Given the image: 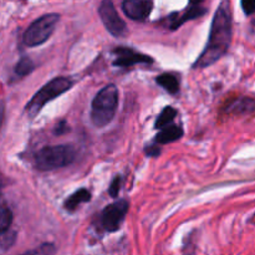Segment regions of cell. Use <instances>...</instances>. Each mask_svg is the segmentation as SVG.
Wrapping results in <instances>:
<instances>
[{"mask_svg": "<svg viewBox=\"0 0 255 255\" xmlns=\"http://www.w3.org/2000/svg\"><path fill=\"white\" fill-rule=\"evenodd\" d=\"M232 37V16L228 0L217 9L212 22L211 35L206 49L198 57L194 67H207L218 61L229 49Z\"/></svg>", "mask_w": 255, "mask_h": 255, "instance_id": "cell-1", "label": "cell"}, {"mask_svg": "<svg viewBox=\"0 0 255 255\" xmlns=\"http://www.w3.org/2000/svg\"><path fill=\"white\" fill-rule=\"evenodd\" d=\"M117 106H119V90L115 85H107L92 101V124L100 128L107 126L114 120Z\"/></svg>", "mask_w": 255, "mask_h": 255, "instance_id": "cell-2", "label": "cell"}, {"mask_svg": "<svg viewBox=\"0 0 255 255\" xmlns=\"http://www.w3.org/2000/svg\"><path fill=\"white\" fill-rule=\"evenodd\" d=\"M76 157V152L71 146L59 144L47 146L40 149L35 156V166L40 171H52L72 163Z\"/></svg>", "mask_w": 255, "mask_h": 255, "instance_id": "cell-3", "label": "cell"}, {"mask_svg": "<svg viewBox=\"0 0 255 255\" xmlns=\"http://www.w3.org/2000/svg\"><path fill=\"white\" fill-rule=\"evenodd\" d=\"M72 85H74V82L70 79H66V77H56V79L47 82L41 90H39V91L35 94V96L32 97L31 101L27 104V116H29L30 119H34V117L41 111V109L47 104V102L56 99L60 95L65 94L67 90L71 89Z\"/></svg>", "mask_w": 255, "mask_h": 255, "instance_id": "cell-4", "label": "cell"}, {"mask_svg": "<svg viewBox=\"0 0 255 255\" xmlns=\"http://www.w3.org/2000/svg\"><path fill=\"white\" fill-rule=\"evenodd\" d=\"M59 20V14H46L35 20L24 32V44L30 47L44 44L51 36Z\"/></svg>", "mask_w": 255, "mask_h": 255, "instance_id": "cell-5", "label": "cell"}, {"mask_svg": "<svg viewBox=\"0 0 255 255\" xmlns=\"http://www.w3.org/2000/svg\"><path fill=\"white\" fill-rule=\"evenodd\" d=\"M127 212H128V202L126 199H120L115 203L110 204L102 211L101 226L107 232H116L121 228Z\"/></svg>", "mask_w": 255, "mask_h": 255, "instance_id": "cell-6", "label": "cell"}, {"mask_svg": "<svg viewBox=\"0 0 255 255\" xmlns=\"http://www.w3.org/2000/svg\"><path fill=\"white\" fill-rule=\"evenodd\" d=\"M99 14L102 22L114 36H122L126 32V24L120 17L112 0H102L99 7Z\"/></svg>", "mask_w": 255, "mask_h": 255, "instance_id": "cell-7", "label": "cell"}, {"mask_svg": "<svg viewBox=\"0 0 255 255\" xmlns=\"http://www.w3.org/2000/svg\"><path fill=\"white\" fill-rule=\"evenodd\" d=\"M124 12L132 20L143 21L153 9V0H124Z\"/></svg>", "mask_w": 255, "mask_h": 255, "instance_id": "cell-8", "label": "cell"}, {"mask_svg": "<svg viewBox=\"0 0 255 255\" xmlns=\"http://www.w3.org/2000/svg\"><path fill=\"white\" fill-rule=\"evenodd\" d=\"M114 54L116 55V60L114 61L115 66L127 67L134 64H151L153 61L151 56L139 54L129 47H117Z\"/></svg>", "mask_w": 255, "mask_h": 255, "instance_id": "cell-9", "label": "cell"}, {"mask_svg": "<svg viewBox=\"0 0 255 255\" xmlns=\"http://www.w3.org/2000/svg\"><path fill=\"white\" fill-rule=\"evenodd\" d=\"M226 111L234 115L252 114V112L255 111V100L249 99V97H241V99H237L227 106Z\"/></svg>", "mask_w": 255, "mask_h": 255, "instance_id": "cell-10", "label": "cell"}, {"mask_svg": "<svg viewBox=\"0 0 255 255\" xmlns=\"http://www.w3.org/2000/svg\"><path fill=\"white\" fill-rule=\"evenodd\" d=\"M183 136V129L179 126H167L164 128H162V131L159 132L156 136V142L161 144L171 143V142L177 141L181 137Z\"/></svg>", "mask_w": 255, "mask_h": 255, "instance_id": "cell-11", "label": "cell"}, {"mask_svg": "<svg viewBox=\"0 0 255 255\" xmlns=\"http://www.w3.org/2000/svg\"><path fill=\"white\" fill-rule=\"evenodd\" d=\"M90 199H91V193H90L86 188L79 189V191L75 192L74 194H71V196L65 201V208L69 212H74L80 204L86 203Z\"/></svg>", "mask_w": 255, "mask_h": 255, "instance_id": "cell-12", "label": "cell"}, {"mask_svg": "<svg viewBox=\"0 0 255 255\" xmlns=\"http://www.w3.org/2000/svg\"><path fill=\"white\" fill-rule=\"evenodd\" d=\"M206 12H207V10L204 9V7L196 6V5H194V6L189 7V9L187 10V11L184 12L182 16H179L178 19H173V21H172V24H171V29L176 30L177 27H179L182 24H184L186 21H188V20L196 19V17L202 16V15H204Z\"/></svg>", "mask_w": 255, "mask_h": 255, "instance_id": "cell-13", "label": "cell"}, {"mask_svg": "<svg viewBox=\"0 0 255 255\" xmlns=\"http://www.w3.org/2000/svg\"><path fill=\"white\" fill-rule=\"evenodd\" d=\"M157 84L161 85L166 91L169 94H177L179 90V82L174 75L172 74H162L157 77Z\"/></svg>", "mask_w": 255, "mask_h": 255, "instance_id": "cell-14", "label": "cell"}, {"mask_svg": "<svg viewBox=\"0 0 255 255\" xmlns=\"http://www.w3.org/2000/svg\"><path fill=\"white\" fill-rule=\"evenodd\" d=\"M177 115V111L173 109V107L171 106H167L164 107L163 111L159 114L158 119H157L156 121V128H164V127L169 126V124H171L172 121L174 120V117H176Z\"/></svg>", "mask_w": 255, "mask_h": 255, "instance_id": "cell-15", "label": "cell"}, {"mask_svg": "<svg viewBox=\"0 0 255 255\" xmlns=\"http://www.w3.org/2000/svg\"><path fill=\"white\" fill-rule=\"evenodd\" d=\"M34 70V64L29 57H22L15 66V72L19 76H26Z\"/></svg>", "mask_w": 255, "mask_h": 255, "instance_id": "cell-16", "label": "cell"}, {"mask_svg": "<svg viewBox=\"0 0 255 255\" xmlns=\"http://www.w3.org/2000/svg\"><path fill=\"white\" fill-rule=\"evenodd\" d=\"M11 222H12L11 211L4 206L1 208V213H0V231H1V233L9 231L10 226H11Z\"/></svg>", "mask_w": 255, "mask_h": 255, "instance_id": "cell-17", "label": "cell"}, {"mask_svg": "<svg viewBox=\"0 0 255 255\" xmlns=\"http://www.w3.org/2000/svg\"><path fill=\"white\" fill-rule=\"evenodd\" d=\"M16 239V233L12 231H6L1 233V251L5 252L14 244Z\"/></svg>", "mask_w": 255, "mask_h": 255, "instance_id": "cell-18", "label": "cell"}, {"mask_svg": "<svg viewBox=\"0 0 255 255\" xmlns=\"http://www.w3.org/2000/svg\"><path fill=\"white\" fill-rule=\"evenodd\" d=\"M55 253V247L52 244H42L41 247L39 248L34 249V251H29L26 253L21 254V255H52Z\"/></svg>", "mask_w": 255, "mask_h": 255, "instance_id": "cell-19", "label": "cell"}, {"mask_svg": "<svg viewBox=\"0 0 255 255\" xmlns=\"http://www.w3.org/2000/svg\"><path fill=\"white\" fill-rule=\"evenodd\" d=\"M121 184H122V178L120 176H117L114 181L111 182L109 188V193L111 197H117L120 193V189H121Z\"/></svg>", "mask_w": 255, "mask_h": 255, "instance_id": "cell-20", "label": "cell"}, {"mask_svg": "<svg viewBox=\"0 0 255 255\" xmlns=\"http://www.w3.org/2000/svg\"><path fill=\"white\" fill-rule=\"evenodd\" d=\"M242 7L247 15H252L255 12V0H242Z\"/></svg>", "mask_w": 255, "mask_h": 255, "instance_id": "cell-21", "label": "cell"}, {"mask_svg": "<svg viewBox=\"0 0 255 255\" xmlns=\"http://www.w3.org/2000/svg\"><path fill=\"white\" fill-rule=\"evenodd\" d=\"M69 129H70V127L67 126L66 122L62 121V122H60V124L57 125L56 127H55V133H56V134H64L65 132H69Z\"/></svg>", "mask_w": 255, "mask_h": 255, "instance_id": "cell-22", "label": "cell"}, {"mask_svg": "<svg viewBox=\"0 0 255 255\" xmlns=\"http://www.w3.org/2000/svg\"><path fill=\"white\" fill-rule=\"evenodd\" d=\"M146 153L148 154V156H158L159 153H161V148L159 147H156V146H148L146 148Z\"/></svg>", "mask_w": 255, "mask_h": 255, "instance_id": "cell-23", "label": "cell"}, {"mask_svg": "<svg viewBox=\"0 0 255 255\" xmlns=\"http://www.w3.org/2000/svg\"><path fill=\"white\" fill-rule=\"evenodd\" d=\"M203 1V0H189V2H191L192 5H197V4H199V2H202Z\"/></svg>", "mask_w": 255, "mask_h": 255, "instance_id": "cell-24", "label": "cell"}]
</instances>
